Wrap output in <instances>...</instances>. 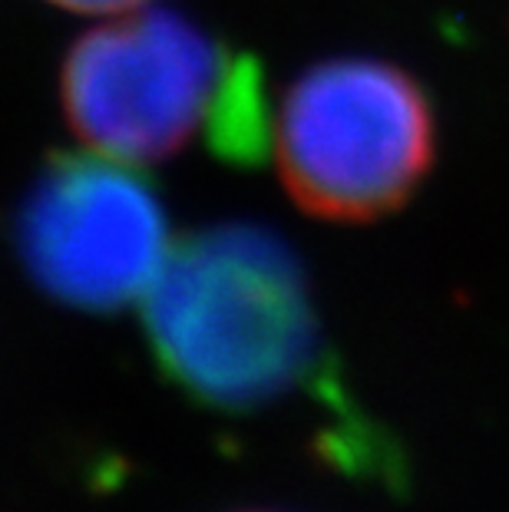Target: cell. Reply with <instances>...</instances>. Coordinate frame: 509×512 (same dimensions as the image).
I'll return each mask as SVG.
<instances>
[{"label": "cell", "mask_w": 509, "mask_h": 512, "mask_svg": "<svg viewBox=\"0 0 509 512\" xmlns=\"http://www.w3.org/2000/svg\"><path fill=\"white\" fill-rule=\"evenodd\" d=\"M139 304L162 374L209 410L258 413L324 370L305 268L262 225L225 222L186 235Z\"/></svg>", "instance_id": "1"}, {"label": "cell", "mask_w": 509, "mask_h": 512, "mask_svg": "<svg viewBox=\"0 0 509 512\" xmlns=\"http://www.w3.org/2000/svg\"><path fill=\"white\" fill-rule=\"evenodd\" d=\"M272 149L301 212L324 222H374L427 179L437 126L410 73L371 57H334L288 86Z\"/></svg>", "instance_id": "2"}, {"label": "cell", "mask_w": 509, "mask_h": 512, "mask_svg": "<svg viewBox=\"0 0 509 512\" xmlns=\"http://www.w3.org/2000/svg\"><path fill=\"white\" fill-rule=\"evenodd\" d=\"M238 57L176 10H126L70 47L63 113L96 152L133 166L162 162L199 129L209 133Z\"/></svg>", "instance_id": "3"}, {"label": "cell", "mask_w": 509, "mask_h": 512, "mask_svg": "<svg viewBox=\"0 0 509 512\" xmlns=\"http://www.w3.org/2000/svg\"><path fill=\"white\" fill-rule=\"evenodd\" d=\"M14 245L30 278L80 311L143 301L172 248L156 185L96 149L43 162L17 209Z\"/></svg>", "instance_id": "4"}, {"label": "cell", "mask_w": 509, "mask_h": 512, "mask_svg": "<svg viewBox=\"0 0 509 512\" xmlns=\"http://www.w3.org/2000/svg\"><path fill=\"white\" fill-rule=\"evenodd\" d=\"M63 10H73V14H93V17H116L126 14V10L143 7L146 0H50Z\"/></svg>", "instance_id": "5"}]
</instances>
